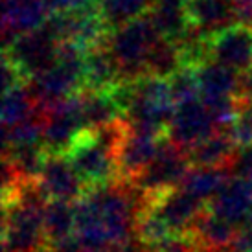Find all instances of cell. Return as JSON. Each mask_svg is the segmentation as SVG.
<instances>
[{
    "label": "cell",
    "mask_w": 252,
    "mask_h": 252,
    "mask_svg": "<svg viewBox=\"0 0 252 252\" xmlns=\"http://www.w3.org/2000/svg\"><path fill=\"white\" fill-rule=\"evenodd\" d=\"M239 147L234 144L228 131L219 129L208 138L188 149V158L193 168H230Z\"/></svg>",
    "instance_id": "15"
},
{
    "label": "cell",
    "mask_w": 252,
    "mask_h": 252,
    "mask_svg": "<svg viewBox=\"0 0 252 252\" xmlns=\"http://www.w3.org/2000/svg\"><path fill=\"white\" fill-rule=\"evenodd\" d=\"M54 15V7L50 0H24L19 6L2 13V33L4 44L21 33L35 32L42 28L50 17Z\"/></svg>",
    "instance_id": "13"
},
{
    "label": "cell",
    "mask_w": 252,
    "mask_h": 252,
    "mask_svg": "<svg viewBox=\"0 0 252 252\" xmlns=\"http://www.w3.org/2000/svg\"><path fill=\"white\" fill-rule=\"evenodd\" d=\"M37 184L46 201H66L76 204L91 191L64 155H48Z\"/></svg>",
    "instance_id": "9"
},
{
    "label": "cell",
    "mask_w": 252,
    "mask_h": 252,
    "mask_svg": "<svg viewBox=\"0 0 252 252\" xmlns=\"http://www.w3.org/2000/svg\"><path fill=\"white\" fill-rule=\"evenodd\" d=\"M42 131H44L42 112L22 122L19 126L7 127L4 129V151H13V149H21V147L42 144Z\"/></svg>",
    "instance_id": "23"
},
{
    "label": "cell",
    "mask_w": 252,
    "mask_h": 252,
    "mask_svg": "<svg viewBox=\"0 0 252 252\" xmlns=\"http://www.w3.org/2000/svg\"><path fill=\"white\" fill-rule=\"evenodd\" d=\"M189 234L201 243L206 252H226L236 238L238 226L204 206L189 226Z\"/></svg>",
    "instance_id": "14"
},
{
    "label": "cell",
    "mask_w": 252,
    "mask_h": 252,
    "mask_svg": "<svg viewBox=\"0 0 252 252\" xmlns=\"http://www.w3.org/2000/svg\"><path fill=\"white\" fill-rule=\"evenodd\" d=\"M42 116H44L42 147L48 155H66L76 136L87 127L83 118L81 94H76L42 111Z\"/></svg>",
    "instance_id": "5"
},
{
    "label": "cell",
    "mask_w": 252,
    "mask_h": 252,
    "mask_svg": "<svg viewBox=\"0 0 252 252\" xmlns=\"http://www.w3.org/2000/svg\"><path fill=\"white\" fill-rule=\"evenodd\" d=\"M168 79H169V89H171V96H173L175 107L181 105V103L201 99V87H199L197 72L193 68H184V66H181Z\"/></svg>",
    "instance_id": "25"
},
{
    "label": "cell",
    "mask_w": 252,
    "mask_h": 252,
    "mask_svg": "<svg viewBox=\"0 0 252 252\" xmlns=\"http://www.w3.org/2000/svg\"><path fill=\"white\" fill-rule=\"evenodd\" d=\"M230 138L234 140V144L243 149V147L252 146V103L239 99L238 112L236 118L230 124V127L226 129Z\"/></svg>",
    "instance_id": "26"
},
{
    "label": "cell",
    "mask_w": 252,
    "mask_h": 252,
    "mask_svg": "<svg viewBox=\"0 0 252 252\" xmlns=\"http://www.w3.org/2000/svg\"><path fill=\"white\" fill-rule=\"evenodd\" d=\"M206 206L216 216L238 226L252 212V182L241 177H230V181L224 184L212 201L206 203Z\"/></svg>",
    "instance_id": "12"
},
{
    "label": "cell",
    "mask_w": 252,
    "mask_h": 252,
    "mask_svg": "<svg viewBox=\"0 0 252 252\" xmlns=\"http://www.w3.org/2000/svg\"><path fill=\"white\" fill-rule=\"evenodd\" d=\"M160 39L147 13L114 28L109 35L107 46L116 59L124 79L144 76L147 54Z\"/></svg>",
    "instance_id": "2"
},
{
    "label": "cell",
    "mask_w": 252,
    "mask_h": 252,
    "mask_svg": "<svg viewBox=\"0 0 252 252\" xmlns=\"http://www.w3.org/2000/svg\"><path fill=\"white\" fill-rule=\"evenodd\" d=\"M22 85L26 83L17 70V66L13 64V61L6 54H2V89H4V92L11 91L15 87H22Z\"/></svg>",
    "instance_id": "28"
},
{
    "label": "cell",
    "mask_w": 252,
    "mask_h": 252,
    "mask_svg": "<svg viewBox=\"0 0 252 252\" xmlns=\"http://www.w3.org/2000/svg\"><path fill=\"white\" fill-rule=\"evenodd\" d=\"M219 131L210 111L204 107L201 99L181 103L175 107V114L169 124L168 138L175 146L188 151L201 140Z\"/></svg>",
    "instance_id": "10"
},
{
    "label": "cell",
    "mask_w": 252,
    "mask_h": 252,
    "mask_svg": "<svg viewBox=\"0 0 252 252\" xmlns=\"http://www.w3.org/2000/svg\"><path fill=\"white\" fill-rule=\"evenodd\" d=\"M54 13H63V11H76V9H83V7L94 6L98 4V0H50Z\"/></svg>",
    "instance_id": "29"
},
{
    "label": "cell",
    "mask_w": 252,
    "mask_h": 252,
    "mask_svg": "<svg viewBox=\"0 0 252 252\" xmlns=\"http://www.w3.org/2000/svg\"><path fill=\"white\" fill-rule=\"evenodd\" d=\"M42 226L46 245L56 247L76 236V204L48 201L42 210Z\"/></svg>",
    "instance_id": "19"
},
{
    "label": "cell",
    "mask_w": 252,
    "mask_h": 252,
    "mask_svg": "<svg viewBox=\"0 0 252 252\" xmlns=\"http://www.w3.org/2000/svg\"><path fill=\"white\" fill-rule=\"evenodd\" d=\"M124 81L116 59L109 46L101 44L89 50L85 59V89L83 91H111Z\"/></svg>",
    "instance_id": "18"
},
{
    "label": "cell",
    "mask_w": 252,
    "mask_h": 252,
    "mask_svg": "<svg viewBox=\"0 0 252 252\" xmlns=\"http://www.w3.org/2000/svg\"><path fill=\"white\" fill-rule=\"evenodd\" d=\"M57 48L59 41L46 26H42L35 32L21 33L6 42L2 54H6L13 61L24 83L30 85L57 63Z\"/></svg>",
    "instance_id": "3"
},
{
    "label": "cell",
    "mask_w": 252,
    "mask_h": 252,
    "mask_svg": "<svg viewBox=\"0 0 252 252\" xmlns=\"http://www.w3.org/2000/svg\"><path fill=\"white\" fill-rule=\"evenodd\" d=\"M81 105L85 126L89 129H103L124 120V114L111 91H83Z\"/></svg>",
    "instance_id": "20"
},
{
    "label": "cell",
    "mask_w": 252,
    "mask_h": 252,
    "mask_svg": "<svg viewBox=\"0 0 252 252\" xmlns=\"http://www.w3.org/2000/svg\"><path fill=\"white\" fill-rule=\"evenodd\" d=\"M239 99H245V101H251V103H252V68L241 76Z\"/></svg>",
    "instance_id": "30"
},
{
    "label": "cell",
    "mask_w": 252,
    "mask_h": 252,
    "mask_svg": "<svg viewBox=\"0 0 252 252\" xmlns=\"http://www.w3.org/2000/svg\"><path fill=\"white\" fill-rule=\"evenodd\" d=\"M195 72L201 87V101L217 98H239L241 77L238 76V72L212 59L201 64Z\"/></svg>",
    "instance_id": "17"
},
{
    "label": "cell",
    "mask_w": 252,
    "mask_h": 252,
    "mask_svg": "<svg viewBox=\"0 0 252 252\" xmlns=\"http://www.w3.org/2000/svg\"><path fill=\"white\" fill-rule=\"evenodd\" d=\"M232 173L241 177L245 181L252 182V146L239 149L236 155V160L232 164Z\"/></svg>",
    "instance_id": "27"
},
{
    "label": "cell",
    "mask_w": 252,
    "mask_h": 252,
    "mask_svg": "<svg viewBox=\"0 0 252 252\" xmlns=\"http://www.w3.org/2000/svg\"><path fill=\"white\" fill-rule=\"evenodd\" d=\"M151 2L153 0H99V7L111 30H114L147 13Z\"/></svg>",
    "instance_id": "24"
},
{
    "label": "cell",
    "mask_w": 252,
    "mask_h": 252,
    "mask_svg": "<svg viewBox=\"0 0 252 252\" xmlns=\"http://www.w3.org/2000/svg\"><path fill=\"white\" fill-rule=\"evenodd\" d=\"M234 175L230 168H193L184 177L181 188L193 197L208 203L221 191L226 182Z\"/></svg>",
    "instance_id": "21"
},
{
    "label": "cell",
    "mask_w": 252,
    "mask_h": 252,
    "mask_svg": "<svg viewBox=\"0 0 252 252\" xmlns=\"http://www.w3.org/2000/svg\"><path fill=\"white\" fill-rule=\"evenodd\" d=\"M206 37L208 57L238 74L252 68V26L236 22Z\"/></svg>",
    "instance_id": "8"
},
{
    "label": "cell",
    "mask_w": 252,
    "mask_h": 252,
    "mask_svg": "<svg viewBox=\"0 0 252 252\" xmlns=\"http://www.w3.org/2000/svg\"><path fill=\"white\" fill-rule=\"evenodd\" d=\"M189 169L191 162L188 158V151L166 138L157 158L149 164V168L138 177V181L131 188L140 193H158L166 189L181 188Z\"/></svg>",
    "instance_id": "6"
},
{
    "label": "cell",
    "mask_w": 252,
    "mask_h": 252,
    "mask_svg": "<svg viewBox=\"0 0 252 252\" xmlns=\"http://www.w3.org/2000/svg\"><path fill=\"white\" fill-rule=\"evenodd\" d=\"M157 33L169 42L181 44L195 33L188 11V0H153L147 9Z\"/></svg>",
    "instance_id": "11"
},
{
    "label": "cell",
    "mask_w": 252,
    "mask_h": 252,
    "mask_svg": "<svg viewBox=\"0 0 252 252\" xmlns=\"http://www.w3.org/2000/svg\"><path fill=\"white\" fill-rule=\"evenodd\" d=\"M191 24L199 33H214L238 22L234 0H188Z\"/></svg>",
    "instance_id": "16"
},
{
    "label": "cell",
    "mask_w": 252,
    "mask_h": 252,
    "mask_svg": "<svg viewBox=\"0 0 252 252\" xmlns=\"http://www.w3.org/2000/svg\"><path fill=\"white\" fill-rule=\"evenodd\" d=\"M59 42H74L85 50H92L109 41L111 26L98 4L76 11L54 13L44 24Z\"/></svg>",
    "instance_id": "4"
},
{
    "label": "cell",
    "mask_w": 252,
    "mask_h": 252,
    "mask_svg": "<svg viewBox=\"0 0 252 252\" xmlns=\"http://www.w3.org/2000/svg\"><path fill=\"white\" fill-rule=\"evenodd\" d=\"M21 2H24V0H2V13H4V11H9V9H13V7L19 6Z\"/></svg>",
    "instance_id": "31"
},
{
    "label": "cell",
    "mask_w": 252,
    "mask_h": 252,
    "mask_svg": "<svg viewBox=\"0 0 252 252\" xmlns=\"http://www.w3.org/2000/svg\"><path fill=\"white\" fill-rule=\"evenodd\" d=\"M164 140L166 138H157L151 134L140 133L129 124L116 151V171H118L116 184L133 186L138 181V177L149 168V164L157 158Z\"/></svg>",
    "instance_id": "7"
},
{
    "label": "cell",
    "mask_w": 252,
    "mask_h": 252,
    "mask_svg": "<svg viewBox=\"0 0 252 252\" xmlns=\"http://www.w3.org/2000/svg\"><path fill=\"white\" fill-rule=\"evenodd\" d=\"M64 157L91 189L116 184V142L109 133L85 127Z\"/></svg>",
    "instance_id": "1"
},
{
    "label": "cell",
    "mask_w": 252,
    "mask_h": 252,
    "mask_svg": "<svg viewBox=\"0 0 252 252\" xmlns=\"http://www.w3.org/2000/svg\"><path fill=\"white\" fill-rule=\"evenodd\" d=\"M39 112L41 111H39L33 94L30 91V85L15 87L11 91L4 92V98H2V126L4 129L19 126L22 122L37 116Z\"/></svg>",
    "instance_id": "22"
}]
</instances>
